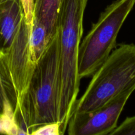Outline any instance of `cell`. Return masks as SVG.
<instances>
[{
	"instance_id": "3",
	"label": "cell",
	"mask_w": 135,
	"mask_h": 135,
	"mask_svg": "<svg viewBox=\"0 0 135 135\" xmlns=\"http://www.w3.org/2000/svg\"><path fill=\"white\" fill-rule=\"evenodd\" d=\"M128 90H135L134 44H121L112 50L76 100L71 114L97 109Z\"/></svg>"
},
{
	"instance_id": "4",
	"label": "cell",
	"mask_w": 135,
	"mask_h": 135,
	"mask_svg": "<svg viewBox=\"0 0 135 135\" xmlns=\"http://www.w3.org/2000/svg\"><path fill=\"white\" fill-rule=\"evenodd\" d=\"M135 5V0H115L100 14L80 44L79 78L92 75L115 47L117 36Z\"/></svg>"
},
{
	"instance_id": "11",
	"label": "cell",
	"mask_w": 135,
	"mask_h": 135,
	"mask_svg": "<svg viewBox=\"0 0 135 135\" xmlns=\"http://www.w3.org/2000/svg\"><path fill=\"white\" fill-rule=\"evenodd\" d=\"M109 135H135V115L127 117Z\"/></svg>"
},
{
	"instance_id": "6",
	"label": "cell",
	"mask_w": 135,
	"mask_h": 135,
	"mask_svg": "<svg viewBox=\"0 0 135 135\" xmlns=\"http://www.w3.org/2000/svg\"><path fill=\"white\" fill-rule=\"evenodd\" d=\"M133 92L126 91L94 110L72 113L67 124L68 134H109L117 126L121 112Z\"/></svg>"
},
{
	"instance_id": "9",
	"label": "cell",
	"mask_w": 135,
	"mask_h": 135,
	"mask_svg": "<svg viewBox=\"0 0 135 135\" xmlns=\"http://www.w3.org/2000/svg\"><path fill=\"white\" fill-rule=\"evenodd\" d=\"M51 38L46 26L40 21L34 18L29 35V48L31 59L35 64L45 52Z\"/></svg>"
},
{
	"instance_id": "13",
	"label": "cell",
	"mask_w": 135,
	"mask_h": 135,
	"mask_svg": "<svg viewBox=\"0 0 135 135\" xmlns=\"http://www.w3.org/2000/svg\"><path fill=\"white\" fill-rule=\"evenodd\" d=\"M23 9L25 21L31 30L34 18V0H19Z\"/></svg>"
},
{
	"instance_id": "2",
	"label": "cell",
	"mask_w": 135,
	"mask_h": 135,
	"mask_svg": "<svg viewBox=\"0 0 135 135\" xmlns=\"http://www.w3.org/2000/svg\"><path fill=\"white\" fill-rule=\"evenodd\" d=\"M15 115L18 135H32L40 125L57 122L58 43L56 31L36 64L25 96L15 110Z\"/></svg>"
},
{
	"instance_id": "1",
	"label": "cell",
	"mask_w": 135,
	"mask_h": 135,
	"mask_svg": "<svg viewBox=\"0 0 135 135\" xmlns=\"http://www.w3.org/2000/svg\"><path fill=\"white\" fill-rule=\"evenodd\" d=\"M88 0H61L56 23L58 43V123L60 134L67 131L77 100L80 79L78 56Z\"/></svg>"
},
{
	"instance_id": "7",
	"label": "cell",
	"mask_w": 135,
	"mask_h": 135,
	"mask_svg": "<svg viewBox=\"0 0 135 135\" xmlns=\"http://www.w3.org/2000/svg\"><path fill=\"white\" fill-rule=\"evenodd\" d=\"M25 18L19 0H7L0 6V51L11 44Z\"/></svg>"
},
{
	"instance_id": "14",
	"label": "cell",
	"mask_w": 135,
	"mask_h": 135,
	"mask_svg": "<svg viewBox=\"0 0 135 135\" xmlns=\"http://www.w3.org/2000/svg\"><path fill=\"white\" fill-rule=\"evenodd\" d=\"M7 98L3 86V66L1 58H0V115L3 110L4 103Z\"/></svg>"
},
{
	"instance_id": "8",
	"label": "cell",
	"mask_w": 135,
	"mask_h": 135,
	"mask_svg": "<svg viewBox=\"0 0 135 135\" xmlns=\"http://www.w3.org/2000/svg\"><path fill=\"white\" fill-rule=\"evenodd\" d=\"M60 2L61 0H34V18L40 21L46 26L51 37L56 31Z\"/></svg>"
},
{
	"instance_id": "12",
	"label": "cell",
	"mask_w": 135,
	"mask_h": 135,
	"mask_svg": "<svg viewBox=\"0 0 135 135\" xmlns=\"http://www.w3.org/2000/svg\"><path fill=\"white\" fill-rule=\"evenodd\" d=\"M32 135H61L59 125L57 122L49 123L37 127Z\"/></svg>"
},
{
	"instance_id": "10",
	"label": "cell",
	"mask_w": 135,
	"mask_h": 135,
	"mask_svg": "<svg viewBox=\"0 0 135 135\" xmlns=\"http://www.w3.org/2000/svg\"><path fill=\"white\" fill-rule=\"evenodd\" d=\"M0 134L18 135L15 111L8 100L5 101L3 110L0 115Z\"/></svg>"
},
{
	"instance_id": "5",
	"label": "cell",
	"mask_w": 135,
	"mask_h": 135,
	"mask_svg": "<svg viewBox=\"0 0 135 135\" xmlns=\"http://www.w3.org/2000/svg\"><path fill=\"white\" fill-rule=\"evenodd\" d=\"M30 29L25 18L11 44L0 51L3 65V83L7 100L15 110L25 94L36 64L30 57Z\"/></svg>"
}]
</instances>
